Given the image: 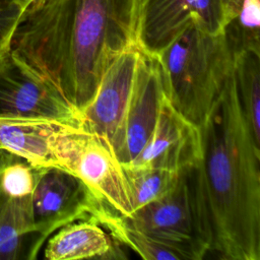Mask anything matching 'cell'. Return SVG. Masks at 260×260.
<instances>
[{
    "label": "cell",
    "mask_w": 260,
    "mask_h": 260,
    "mask_svg": "<svg viewBox=\"0 0 260 260\" xmlns=\"http://www.w3.org/2000/svg\"><path fill=\"white\" fill-rule=\"evenodd\" d=\"M138 0H32L9 54L51 82L79 112L108 62L137 44Z\"/></svg>",
    "instance_id": "cell-1"
},
{
    "label": "cell",
    "mask_w": 260,
    "mask_h": 260,
    "mask_svg": "<svg viewBox=\"0 0 260 260\" xmlns=\"http://www.w3.org/2000/svg\"><path fill=\"white\" fill-rule=\"evenodd\" d=\"M201 155L190 169L202 240L230 260L260 259V144L252 135L231 75L199 127Z\"/></svg>",
    "instance_id": "cell-2"
},
{
    "label": "cell",
    "mask_w": 260,
    "mask_h": 260,
    "mask_svg": "<svg viewBox=\"0 0 260 260\" xmlns=\"http://www.w3.org/2000/svg\"><path fill=\"white\" fill-rule=\"evenodd\" d=\"M154 56L166 99L184 118L201 127L234 71L235 55L222 31L212 35L191 22Z\"/></svg>",
    "instance_id": "cell-3"
},
{
    "label": "cell",
    "mask_w": 260,
    "mask_h": 260,
    "mask_svg": "<svg viewBox=\"0 0 260 260\" xmlns=\"http://www.w3.org/2000/svg\"><path fill=\"white\" fill-rule=\"evenodd\" d=\"M55 153L59 169L78 177L111 214L130 218L134 212L122 164L108 142L80 127H63Z\"/></svg>",
    "instance_id": "cell-4"
},
{
    "label": "cell",
    "mask_w": 260,
    "mask_h": 260,
    "mask_svg": "<svg viewBox=\"0 0 260 260\" xmlns=\"http://www.w3.org/2000/svg\"><path fill=\"white\" fill-rule=\"evenodd\" d=\"M31 205L35 258L48 238L63 225L83 219L101 224L104 216L111 214L78 177L59 168L38 169Z\"/></svg>",
    "instance_id": "cell-5"
},
{
    "label": "cell",
    "mask_w": 260,
    "mask_h": 260,
    "mask_svg": "<svg viewBox=\"0 0 260 260\" xmlns=\"http://www.w3.org/2000/svg\"><path fill=\"white\" fill-rule=\"evenodd\" d=\"M127 220L184 259L200 260L208 252L200 233L190 169L180 173L169 193L136 209Z\"/></svg>",
    "instance_id": "cell-6"
},
{
    "label": "cell",
    "mask_w": 260,
    "mask_h": 260,
    "mask_svg": "<svg viewBox=\"0 0 260 260\" xmlns=\"http://www.w3.org/2000/svg\"><path fill=\"white\" fill-rule=\"evenodd\" d=\"M226 20L224 0H138L136 40L142 51L155 55L191 22L216 35Z\"/></svg>",
    "instance_id": "cell-7"
},
{
    "label": "cell",
    "mask_w": 260,
    "mask_h": 260,
    "mask_svg": "<svg viewBox=\"0 0 260 260\" xmlns=\"http://www.w3.org/2000/svg\"><path fill=\"white\" fill-rule=\"evenodd\" d=\"M0 116L80 127V112L39 73L9 54L0 62Z\"/></svg>",
    "instance_id": "cell-8"
},
{
    "label": "cell",
    "mask_w": 260,
    "mask_h": 260,
    "mask_svg": "<svg viewBox=\"0 0 260 260\" xmlns=\"http://www.w3.org/2000/svg\"><path fill=\"white\" fill-rule=\"evenodd\" d=\"M141 54L133 44L106 65L90 102L81 110L80 128L105 139L116 152Z\"/></svg>",
    "instance_id": "cell-9"
},
{
    "label": "cell",
    "mask_w": 260,
    "mask_h": 260,
    "mask_svg": "<svg viewBox=\"0 0 260 260\" xmlns=\"http://www.w3.org/2000/svg\"><path fill=\"white\" fill-rule=\"evenodd\" d=\"M164 98L158 61L154 55L141 50L119 145L115 152L122 165L131 162L148 141Z\"/></svg>",
    "instance_id": "cell-10"
},
{
    "label": "cell",
    "mask_w": 260,
    "mask_h": 260,
    "mask_svg": "<svg viewBox=\"0 0 260 260\" xmlns=\"http://www.w3.org/2000/svg\"><path fill=\"white\" fill-rule=\"evenodd\" d=\"M200 155L199 127L177 112L165 95L148 141L129 165L181 172L195 167Z\"/></svg>",
    "instance_id": "cell-11"
},
{
    "label": "cell",
    "mask_w": 260,
    "mask_h": 260,
    "mask_svg": "<svg viewBox=\"0 0 260 260\" xmlns=\"http://www.w3.org/2000/svg\"><path fill=\"white\" fill-rule=\"evenodd\" d=\"M65 126L46 119L0 116V151L14 154L35 168H59L55 144Z\"/></svg>",
    "instance_id": "cell-12"
},
{
    "label": "cell",
    "mask_w": 260,
    "mask_h": 260,
    "mask_svg": "<svg viewBox=\"0 0 260 260\" xmlns=\"http://www.w3.org/2000/svg\"><path fill=\"white\" fill-rule=\"evenodd\" d=\"M112 237L96 221L83 219L63 225L47 240L44 256L48 260L114 258Z\"/></svg>",
    "instance_id": "cell-13"
},
{
    "label": "cell",
    "mask_w": 260,
    "mask_h": 260,
    "mask_svg": "<svg viewBox=\"0 0 260 260\" xmlns=\"http://www.w3.org/2000/svg\"><path fill=\"white\" fill-rule=\"evenodd\" d=\"M31 195L14 197L0 188V260L36 259Z\"/></svg>",
    "instance_id": "cell-14"
},
{
    "label": "cell",
    "mask_w": 260,
    "mask_h": 260,
    "mask_svg": "<svg viewBox=\"0 0 260 260\" xmlns=\"http://www.w3.org/2000/svg\"><path fill=\"white\" fill-rule=\"evenodd\" d=\"M234 76L241 108L260 144V54L246 52L236 56Z\"/></svg>",
    "instance_id": "cell-15"
},
{
    "label": "cell",
    "mask_w": 260,
    "mask_h": 260,
    "mask_svg": "<svg viewBox=\"0 0 260 260\" xmlns=\"http://www.w3.org/2000/svg\"><path fill=\"white\" fill-rule=\"evenodd\" d=\"M134 211L169 193L178 183L180 173L162 169L122 165Z\"/></svg>",
    "instance_id": "cell-16"
},
{
    "label": "cell",
    "mask_w": 260,
    "mask_h": 260,
    "mask_svg": "<svg viewBox=\"0 0 260 260\" xmlns=\"http://www.w3.org/2000/svg\"><path fill=\"white\" fill-rule=\"evenodd\" d=\"M222 34L235 57L246 52L260 54V0H241Z\"/></svg>",
    "instance_id": "cell-17"
},
{
    "label": "cell",
    "mask_w": 260,
    "mask_h": 260,
    "mask_svg": "<svg viewBox=\"0 0 260 260\" xmlns=\"http://www.w3.org/2000/svg\"><path fill=\"white\" fill-rule=\"evenodd\" d=\"M101 225L117 242L135 251L146 260H184L181 254L133 226L127 218L108 214Z\"/></svg>",
    "instance_id": "cell-18"
},
{
    "label": "cell",
    "mask_w": 260,
    "mask_h": 260,
    "mask_svg": "<svg viewBox=\"0 0 260 260\" xmlns=\"http://www.w3.org/2000/svg\"><path fill=\"white\" fill-rule=\"evenodd\" d=\"M22 12L12 0H0V56L9 52L12 36Z\"/></svg>",
    "instance_id": "cell-19"
},
{
    "label": "cell",
    "mask_w": 260,
    "mask_h": 260,
    "mask_svg": "<svg viewBox=\"0 0 260 260\" xmlns=\"http://www.w3.org/2000/svg\"><path fill=\"white\" fill-rule=\"evenodd\" d=\"M240 2H241V0H224L225 7H226V12H228V19L237 10Z\"/></svg>",
    "instance_id": "cell-20"
},
{
    "label": "cell",
    "mask_w": 260,
    "mask_h": 260,
    "mask_svg": "<svg viewBox=\"0 0 260 260\" xmlns=\"http://www.w3.org/2000/svg\"><path fill=\"white\" fill-rule=\"evenodd\" d=\"M18 7H20L23 11L24 9L28 6V4L32 1V0H12Z\"/></svg>",
    "instance_id": "cell-21"
},
{
    "label": "cell",
    "mask_w": 260,
    "mask_h": 260,
    "mask_svg": "<svg viewBox=\"0 0 260 260\" xmlns=\"http://www.w3.org/2000/svg\"><path fill=\"white\" fill-rule=\"evenodd\" d=\"M5 55H6V54H5ZM5 55H2V56H0V62H1V61H2V59H3V57H4V56H5Z\"/></svg>",
    "instance_id": "cell-22"
}]
</instances>
